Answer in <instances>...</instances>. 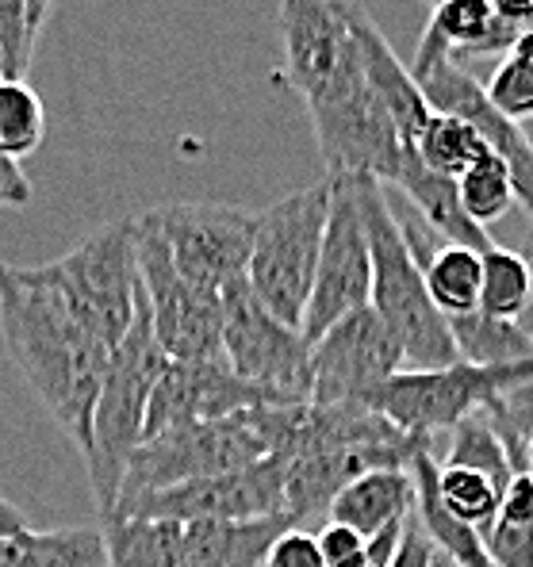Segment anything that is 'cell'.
<instances>
[{
  "label": "cell",
  "instance_id": "1",
  "mask_svg": "<svg viewBox=\"0 0 533 567\" xmlns=\"http://www.w3.org/2000/svg\"><path fill=\"white\" fill-rule=\"evenodd\" d=\"M0 338L50 419L85 449L112 349L81 322L50 265L0 261Z\"/></svg>",
  "mask_w": 533,
  "mask_h": 567
},
{
  "label": "cell",
  "instance_id": "2",
  "mask_svg": "<svg viewBox=\"0 0 533 567\" xmlns=\"http://www.w3.org/2000/svg\"><path fill=\"white\" fill-rule=\"evenodd\" d=\"M357 207H361L365 238H369L372 261V299L369 307L388 322V330L399 338L411 369H449L457 364V346L449 333V319L430 303L427 280L414 261L411 246L403 238L391 196L380 181L353 177Z\"/></svg>",
  "mask_w": 533,
  "mask_h": 567
},
{
  "label": "cell",
  "instance_id": "3",
  "mask_svg": "<svg viewBox=\"0 0 533 567\" xmlns=\"http://www.w3.org/2000/svg\"><path fill=\"white\" fill-rule=\"evenodd\" d=\"M165 364H170V357L157 346L146 291L139 288L135 322H131L127 338L112 349V364H107V377L100 383V395L93 406L89 441L81 449L89 483H93L96 506L104 518L115 514L127 464L139 453V445H143L150 399H154V388L162 380Z\"/></svg>",
  "mask_w": 533,
  "mask_h": 567
},
{
  "label": "cell",
  "instance_id": "4",
  "mask_svg": "<svg viewBox=\"0 0 533 567\" xmlns=\"http://www.w3.org/2000/svg\"><path fill=\"white\" fill-rule=\"evenodd\" d=\"M330 177L277 199L257 215L249 249V288L277 322L299 330L311 299L330 215Z\"/></svg>",
  "mask_w": 533,
  "mask_h": 567
},
{
  "label": "cell",
  "instance_id": "5",
  "mask_svg": "<svg viewBox=\"0 0 533 567\" xmlns=\"http://www.w3.org/2000/svg\"><path fill=\"white\" fill-rule=\"evenodd\" d=\"M533 383V357L514 364H449V369H403L369 395V411L388 419L396 430L430 441L449 433L464 419L484 414L506 391Z\"/></svg>",
  "mask_w": 533,
  "mask_h": 567
},
{
  "label": "cell",
  "instance_id": "6",
  "mask_svg": "<svg viewBox=\"0 0 533 567\" xmlns=\"http://www.w3.org/2000/svg\"><path fill=\"white\" fill-rule=\"evenodd\" d=\"M307 115L327 162V177H372L385 188H396L403 169L414 162V150L369 89L365 70L335 93L307 104Z\"/></svg>",
  "mask_w": 533,
  "mask_h": 567
},
{
  "label": "cell",
  "instance_id": "7",
  "mask_svg": "<svg viewBox=\"0 0 533 567\" xmlns=\"http://www.w3.org/2000/svg\"><path fill=\"white\" fill-rule=\"evenodd\" d=\"M135 254L154 338L170 361H227L223 357V299L193 288L157 227V215H135Z\"/></svg>",
  "mask_w": 533,
  "mask_h": 567
},
{
  "label": "cell",
  "instance_id": "8",
  "mask_svg": "<svg viewBox=\"0 0 533 567\" xmlns=\"http://www.w3.org/2000/svg\"><path fill=\"white\" fill-rule=\"evenodd\" d=\"M50 272L62 284L65 299L81 315L89 330L115 349L127 338L139 303V254H135V219H120L100 227L78 249L50 261Z\"/></svg>",
  "mask_w": 533,
  "mask_h": 567
},
{
  "label": "cell",
  "instance_id": "9",
  "mask_svg": "<svg viewBox=\"0 0 533 567\" xmlns=\"http://www.w3.org/2000/svg\"><path fill=\"white\" fill-rule=\"evenodd\" d=\"M262 456H269V453H265L257 430L249 425L246 411L223 422L173 425V430L143 441L139 453L131 456L115 511H120L123 503H131V498L150 495V491H165L188 480H204V475H227V472L249 468V464H257Z\"/></svg>",
  "mask_w": 533,
  "mask_h": 567
},
{
  "label": "cell",
  "instance_id": "10",
  "mask_svg": "<svg viewBox=\"0 0 533 567\" xmlns=\"http://www.w3.org/2000/svg\"><path fill=\"white\" fill-rule=\"evenodd\" d=\"M223 357L238 380L262 388L280 406L311 403V346L265 311L249 280L223 291Z\"/></svg>",
  "mask_w": 533,
  "mask_h": 567
},
{
  "label": "cell",
  "instance_id": "11",
  "mask_svg": "<svg viewBox=\"0 0 533 567\" xmlns=\"http://www.w3.org/2000/svg\"><path fill=\"white\" fill-rule=\"evenodd\" d=\"M285 468L280 456H262L257 464L227 475H204L177 487L150 491L123 503L112 518H143V522H257L280 518L285 511Z\"/></svg>",
  "mask_w": 533,
  "mask_h": 567
},
{
  "label": "cell",
  "instance_id": "12",
  "mask_svg": "<svg viewBox=\"0 0 533 567\" xmlns=\"http://www.w3.org/2000/svg\"><path fill=\"white\" fill-rule=\"evenodd\" d=\"M154 215L173 254V265L193 288L223 299L227 288L249 280V249H254L257 227L254 212L199 199V204L154 207Z\"/></svg>",
  "mask_w": 533,
  "mask_h": 567
},
{
  "label": "cell",
  "instance_id": "13",
  "mask_svg": "<svg viewBox=\"0 0 533 567\" xmlns=\"http://www.w3.org/2000/svg\"><path fill=\"white\" fill-rule=\"evenodd\" d=\"M330 185L335 188H330L327 235H322L319 269H315L311 299H307L304 327H299L307 346H315L322 333L353 311H365L372 299L369 238H365L353 177H330Z\"/></svg>",
  "mask_w": 533,
  "mask_h": 567
},
{
  "label": "cell",
  "instance_id": "14",
  "mask_svg": "<svg viewBox=\"0 0 533 567\" xmlns=\"http://www.w3.org/2000/svg\"><path fill=\"white\" fill-rule=\"evenodd\" d=\"M403 364L407 353L388 322L372 307L353 311L311 346V403L365 406Z\"/></svg>",
  "mask_w": 533,
  "mask_h": 567
},
{
  "label": "cell",
  "instance_id": "15",
  "mask_svg": "<svg viewBox=\"0 0 533 567\" xmlns=\"http://www.w3.org/2000/svg\"><path fill=\"white\" fill-rule=\"evenodd\" d=\"M411 73L419 81L422 96H427L430 112L453 115V120L469 123L480 138L491 146V154L503 157L514 181V196H519L522 212L533 223V142L522 131V123H514L511 115H503L491 104L484 81L476 73L464 70L457 58L438 54L427 62H411Z\"/></svg>",
  "mask_w": 533,
  "mask_h": 567
},
{
  "label": "cell",
  "instance_id": "16",
  "mask_svg": "<svg viewBox=\"0 0 533 567\" xmlns=\"http://www.w3.org/2000/svg\"><path fill=\"white\" fill-rule=\"evenodd\" d=\"M280 81L304 104L319 100L361 65V47L349 28L346 0H280Z\"/></svg>",
  "mask_w": 533,
  "mask_h": 567
},
{
  "label": "cell",
  "instance_id": "17",
  "mask_svg": "<svg viewBox=\"0 0 533 567\" xmlns=\"http://www.w3.org/2000/svg\"><path fill=\"white\" fill-rule=\"evenodd\" d=\"M254 406L280 403L254 383L238 380L227 361H170L154 388V399H150L143 441L173 430V425L235 419Z\"/></svg>",
  "mask_w": 533,
  "mask_h": 567
},
{
  "label": "cell",
  "instance_id": "18",
  "mask_svg": "<svg viewBox=\"0 0 533 567\" xmlns=\"http://www.w3.org/2000/svg\"><path fill=\"white\" fill-rule=\"evenodd\" d=\"M346 12H349V28H353V39L361 47V70H365V81L369 89L377 93L380 104L388 107V115L396 120L399 135L407 138V146L414 150L419 142L422 127L430 123V104L422 96L419 81H414L411 65L399 62V54L391 50V43L385 39V31L369 20L361 4H349L346 0Z\"/></svg>",
  "mask_w": 533,
  "mask_h": 567
},
{
  "label": "cell",
  "instance_id": "19",
  "mask_svg": "<svg viewBox=\"0 0 533 567\" xmlns=\"http://www.w3.org/2000/svg\"><path fill=\"white\" fill-rule=\"evenodd\" d=\"M522 31L503 23L491 8V0H441L430 8V23L422 31V43L414 50V62L449 54V58H503L519 43Z\"/></svg>",
  "mask_w": 533,
  "mask_h": 567
},
{
  "label": "cell",
  "instance_id": "20",
  "mask_svg": "<svg viewBox=\"0 0 533 567\" xmlns=\"http://www.w3.org/2000/svg\"><path fill=\"white\" fill-rule=\"evenodd\" d=\"M296 518H257V522H196L185 525L181 567H262L269 545Z\"/></svg>",
  "mask_w": 533,
  "mask_h": 567
},
{
  "label": "cell",
  "instance_id": "21",
  "mask_svg": "<svg viewBox=\"0 0 533 567\" xmlns=\"http://www.w3.org/2000/svg\"><path fill=\"white\" fill-rule=\"evenodd\" d=\"M330 522L349 525L365 540L377 537L385 525L414 514V480L407 468H380L353 480L330 503Z\"/></svg>",
  "mask_w": 533,
  "mask_h": 567
},
{
  "label": "cell",
  "instance_id": "22",
  "mask_svg": "<svg viewBox=\"0 0 533 567\" xmlns=\"http://www.w3.org/2000/svg\"><path fill=\"white\" fill-rule=\"evenodd\" d=\"M0 567H107V545L100 525L70 529H23L0 537Z\"/></svg>",
  "mask_w": 533,
  "mask_h": 567
},
{
  "label": "cell",
  "instance_id": "23",
  "mask_svg": "<svg viewBox=\"0 0 533 567\" xmlns=\"http://www.w3.org/2000/svg\"><path fill=\"white\" fill-rule=\"evenodd\" d=\"M107 567H181L185 525L143 522V518H104Z\"/></svg>",
  "mask_w": 533,
  "mask_h": 567
},
{
  "label": "cell",
  "instance_id": "24",
  "mask_svg": "<svg viewBox=\"0 0 533 567\" xmlns=\"http://www.w3.org/2000/svg\"><path fill=\"white\" fill-rule=\"evenodd\" d=\"M427 280L430 303L438 307L445 319H461V315L480 311V288H484V254L469 246H441L422 269Z\"/></svg>",
  "mask_w": 533,
  "mask_h": 567
},
{
  "label": "cell",
  "instance_id": "25",
  "mask_svg": "<svg viewBox=\"0 0 533 567\" xmlns=\"http://www.w3.org/2000/svg\"><path fill=\"white\" fill-rule=\"evenodd\" d=\"M491 567H533V475L519 472L503 491L495 522L484 533Z\"/></svg>",
  "mask_w": 533,
  "mask_h": 567
},
{
  "label": "cell",
  "instance_id": "26",
  "mask_svg": "<svg viewBox=\"0 0 533 567\" xmlns=\"http://www.w3.org/2000/svg\"><path fill=\"white\" fill-rule=\"evenodd\" d=\"M449 333L464 364H514L533 357V341L522 333L519 322L491 319L484 311L449 319Z\"/></svg>",
  "mask_w": 533,
  "mask_h": 567
},
{
  "label": "cell",
  "instance_id": "27",
  "mask_svg": "<svg viewBox=\"0 0 533 567\" xmlns=\"http://www.w3.org/2000/svg\"><path fill=\"white\" fill-rule=\"evenodd\" d=\"M533 296V265L519 249L491 246L484 254V288H480V311L491 319L519 322Z\"/></svg>",
  "mask_w": 533,
  "mask_h": 567
},
{
  "label": "cell",
  "instance_id": "28",
  "mask_svg": "<svg viewBox=\"0 0 533 567\" xmlns=\"http://www.w3.org/2000/svg\"><path fill=\"white\" fill-rule=\"evenodd\" d=\"M488 154H491V146L469 127V123L453 120V115H441V112L430 115V123L422 127L419 142H414V157H419L430 173H441V177H453V181Z\"/></svg>",
  "mask_w": 533,
  "mask_h": 567
},
{
  "label": "cell",
  "instance_id": "29",
  "mask_svg": "<svg viewBox=\"0 0 533 567\" xmlns=\"http://www.w3.org/2000/svg\"><path fill=\"white\" fill-rule=\"evenodd\" d=\"M47 138V107L43 96L28 85V81H8L0 78V157H20L35 154Z\"/></svg>",
  "mask_w": 533,
  "mask_h": 567
},
{
  "label": "cell",
  "instance_id": "30",
  "mask_svg": "<svg viewBox=\"0 0 533 567\" xmlns=\"http://www.w3.org/2000/svg\"><path fill=\"white\" fill-rule=\"evenodd\" d=\"M453 437H449V453H445V468H469V472H480L491 487L503 495L511 487L514 472L511 456H506L503 441L495 437V430L480 419H464L461 425H453Z\"/></svg>",
  "mask_w": 533,
  "mask_h": 567
},
{
  "label": "cell",
  "instance_id": "31",
  "mask_svg": "<svg viewBox=\"0 0 533 567\" xmlns=\"http://www.w3.org/2000/svg\"><path fill=\"white\" fill-rule=\"evenodd\" d=\"M457 196H461L464 215L484 230L519 204L511 169H506V162L495 154L480 157L476 165H469V169L457 177Z\"/></svg>",
  "mask_w": 533,
  "mask_h": 567
},
{
  "label": "cell",
  "instance_id": "32",
  "mask_svg": "<svg viewBox=\"0 0 533 567\" xmlns=\"http://www.w3.org/2000/svg\"><path fill=\"white\" fill-rule=\"evenodd\" d=\"M484 89H488L491 104L503 115H511L514 123L530 120L533 115V28L522 31L519 43L499 58V65L491 70V81Z\"/></svg>",
  "mask_w": 533,
  "mask_h": 567
},
{
  "label": "cell",
  "instance_id": "33",
  "mask_svg": "<svg viewBox=\"0 0 533 567\" xmlns=\"http://www.w3.org/2000/svg\"><path fill=\"white\" fill-rule=\"evenodd\" d=\"M438 498L445 503V511L453 518H461L464 525H472L480 533L495 522L499 503H503V495L480 472L445 468V464H438Z\"/></svg>",
  "mask_w": 533,
  "mask_h": 567
},
{
  "label": "cell",
  "instance_id": "34",
  "mask_svg": "<svg viewBox=\"0 0 533 567\" xmlns=\"http://www.w3.org/2000/svg\"><path fill=\"white\" fill-rule=\"evenodd\" d=\"M39 31L31 28L28 0H0V65L8 81H23L35 58Z\"/></svg>",
  "mask_w": 533,
  "mask_h": 567
},
{
  "label": "cell",
  "instance_id": "35",
  "mask_svg": "<svg viewBox=\"0 0 533 567\" xmlns=\"http://www.w3.org/2000/svg\"><path fill=\"white\" fill-rule=\"evenodd\" d=\"M262 567H327V560H322L315 533H307V529H299V525H291V529H285L269 545V553H265V564Z\"/></svg>",
  "mask_w": 533,
  "mask_h": 567
},
{
  "label": "cell",
  "instance_id": "36",
  "mask_svg": "<svg viewBox=\"0 0 533 567\" xmlns=\"http://www.w3.org/2000/svg\"><path fill=\"white\" fill-rule=\"evenodd\" d=\"M31 181L12 157H0V207H23L31 204Z\"/></svg>",
  "mask_w": 533,
  "mask_h": 567
},
{
  "label": "cell",
  "instance_id": "37",
  "mask_svg": "<svg viewBox=\"0 0 533 567\" xmlns=\"http://www.w3.org/2000/svg\"><path fill=\"white\" fill-rule=\"evenodd\" d=\"M430 560H434V545H430L427 537H422L419 522H407V533H403V545H399L396 560H391V567H430Z\"/></svg>",
  "mask_w": 533,
  "mask_h": 567
},
{
  "label": "cell",
  "instance_id": "38",
  "mask_svg": "<svg viewBox=\"0 0 533 567\" xmlns=\"http://www.w3.org/2000/svg\"><path fill=\"white\" fill-rule=\"evenodd\" d=\"M491 8H495L499 20L511 23V28H519V31L533 28V0H491Z\"/></svg>",
  "mask_w": 533,
  "mask_h": 567
},
{
  "label": "cell",
  "instance_id": "39",
  "mask_svg": "<svg viewBox=\"0 0 533 567\" xmlns=\"http://www.w3.org/2000/svg\"><path fill=\"white\" fill-rule=\"evenodd\" d=\"M28 529V522H23V514L16 511L12 503H8L4 495H0V537H16V533Z\"/></svg>",
  "mask_w": 533,
  "mask_h": 567
},
{
  "label": "cell",
  "instance_id": "40",
  "mask_svg": "<svg viewBox=\"0 0 533 567\" xmlns=\"http://www.w3.org/2000/svg\"><path fill=\"white\" fill-rule=\"evenodd\" d=\"M54 4H58V0H28L31 28H35V31H43V23H47V16L54 12Z\"/></svg>",
  "mask_w": 533,
  "mask_h": 567
},
{
  "label": "cell",
  "instance_id": "41",
  "mask_svg": "<svg viewBox=\"0 0 533 567\" xmlns=\"http://www.w3.org/2000/svg\"><path fill=\"white\" fill-rule=\"evenodd\" d=\"M519 327H522V333H526V338L533 341V296H530V307H526V311H522Z\"/></svg>",
  "mask_w": 533,
  "mask_h": 567
},
{
  "label": "cell",
  "instance_id": "42",
  "mask_svg": "<svg viewBox=\"0 0 533 567\" xmlns=\"http://www.w3.org/2000/svg\"><path fill=\"white\" fill-rule=\"evenodd\" d=\"M522 257H526V261L533 265V223H530V235H526V241H522V249H519Z\"/></svg>",
  "mask_w": 533,
  "mask_h": 567
},
{
  "label": "cell",
  "instance_id": "43",
  "mask_svg": "<svg viewBox=\"0 0 533 567\" xmlns=\"http://www.w3.org/2000/svg\"><path fill=\"white\" fill-rule=\"evenodd\" d=\"M430 567H457L449 556H441V553H434V560H430Z\"/></svg>",
  "mask_w": 533,
  "mask_h": 567
},
{
  "label": "cell",
  "instance_id": "44",
  "mask_svg": "<svg viewBox=\"0 0 533 567\" xmlns=\"http://www.w3.org/2000/svg\"><path fill=\"white\" fill-rule=\"evenodd\" d=\"M419 4H430V8H434V4H441V0H419Z\"/></svg>",
  "mask_w": 533,
  "mask_h": 567
},
{
  "label": "cell",
  "instance_id": "45",
  "mask_svg": "<svg viewBox=\"0 0 533 567\" xmlns=\"http://www.w3.org/2000/svg\"><path fill=\"white\" fill-rule=\"evenodd\" d=\"M0 78H4V65H0Z\"/></svg>",
  "mask_w": 533,
  "mask_h": 567
}]
</instances>
